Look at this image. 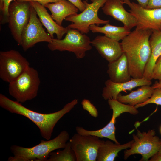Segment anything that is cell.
<instances>
[{
  "label": "cell",
  "instance_id": "obj_1",
  "mask_svg": "<svg viewBox=\"0 0 161 161\" xmlns=\"http://www.w3.org/2000/svg\"><path fill=\"white\" fill-rule=\"evenodd\" d=\"M152 30L137 28L131 32L121 43L128 62L131 78H142L151 54L149 38Z\"/></svg>",
  "mask_w": 161,
  "mask_h": 161
},
{
  "label": "cell",
  "instance_id": "obj_2",
  "mask_svg": "<svg viewBox=\"0 0 161 161\" xmlns=\"http://www.w3.org/2000/svg\"><path fill=\"white\" fill-rule=\"evenodd\" d=\"M75 99L68 103L61 109L54 112L41 113L29 109L21 103L13 100L0 94V106L10 112L27 118L38 128L41 136L47 140L51 138L54 127L58 121L69 113L78 103Z\"/></svg>",
  "mask_w": 161,
  "mask_h": 161
},
{
  "label": "cell",
  "instance_id": "obj_3",
  "mask_svg": "<svg viewBox=\"0 0 161 161\" xmlns=\"http://www.w3.org/2000/svg\"><path fill=\"white\" fill-rule=\"evenodd\" d=\"M69 139L68 132L63 130L55 138L47 141L41 140L38 145L30 148L13 145L10 149L13 156L8 161H46L54 150L64 148Z\"/></svg>",
  "mask_w": 161,
  "mask_h": 161
},
{
  "label": "cell",
  "instance_id": "obj_4",
  "mask_svg": "<svg viewBox=\"0 0 161 161\" xmlns=\"http://www.w3.org/2000/svg\"><path fill=\"white\" fill-rule=\"evenodd\" d=\"M40 80L37 70L30 66L13 81L9 83L10 95L21 103L37 95Z\"/></svg>",
  "mask_w": 161,
  "mask_h": 161
},
{
  "label": "cell",
  "instance_id": "obj_5",
  "mask_svg": "<svg viewBox=\"0 0 161 161\" xmlns=\"http://www.w3.org/2000/svg\"><path fill=\"white\" fill-rule=\"evenodd\" d=\"M48 48L52 51H67L72 52L78 59L84 58L86 52L92 47L89 37L76 29L70 28L63 39H52L48 43Z\"/></svg>",
  "mask_w": 161,
  "mask_h": 161
},
{
  "label": "cell",
  "instance_id": "obj_6",
  "mask_svg": "<svg viewBox=\"0 0 161 161\" xmlns=\"http://www.w3.org/2000/svg\"><path fill=\"white\" fill-rule=\"evenodd\" d=\"M91 3L86 0L83 1L86 5L85 10L81 13L72 15L66 17L65 20L72 22L67 27L71 29H76L83 34H86L89 31V27L95 24H106L109 23V20H103L100 18L98 12L102 7L107 0H90Z\"/></svg>",
  "mask_w": 161,
  "mask_h": 161
},
{
  "label": "cell",
  "instance_id": "obj_7",
  "mask_svg": "<svg viewBox=\"0 0 161 161\" xmlns=\"http://www.w3.org/2000/svg\"><path fill=\"white\" fill-rule=\"evenodd\" d=\"M108 103L110 109L112 110V114L109 122L105 126L94 131L89 130L82 127L77 126L75 128L77 133L82 135H90L96 136L100 138H107L117 144H120L116 139L115 136V124L116 119L124 112H128L135 115L138 113L139 112L134 106L123 103L117 100L109 99Z\"/></svg>",
  "mask_w": 161,
  "mask_h": 161
},
{
  "label": "cell",
  "instance_id": "obj_8",
  "mask_svg": "<svg viewBox=\"0 0 161 161\" xmlns=\"http://www.w3.org/2000/svg\"><path fill=\"white\" fill-rule=\"evenodd\" d=\"M132 136L134 142L131 147L124 151L125 160L133 154H139L142 157L140 161H147L158 152L161 146V139L156 135L154 130H149L147 132L137 130V134Z\"/></svg>",
  "mask_w": 161,
  "mask_h": 161
},
{
  "label": "cell",
  "instance_id": "obj_9",
  "mask_svg": "<svg viewBox=\"0 0 161 161\" xmlns=\"http://www.w3.org/2000/svg\"><path fill=\"white\" fill-rule=\"evenodd\" d=\"M29 66L28 61L18 51L0 52V77L4 81H13Z\"/></svg>",
  "mask_w": 161,
  "mask_h": 161
},
{
  "label": "cell",
  "instance_id": "obj_10",
  "mask_svg": "<svg viewBox=\"0 0 161 161\" xmlns=\"http://www.w3.org/2000/svg\"><path fill=\"white\" fill-rule=\"evenodd\" d=\"M29 1L12 2L8 8V23L11 34L18 45L20 46L22 32L28 23L30 15Z\"/></svg>",
  "mask_w": 161,
  "mask_h": 161
},
{
  "label": "cell",
  "instance_id": "obj_11",
  "mask_svg": "<svg viewBox=\"0 0 161 161\" xmlns=\"http://www.w3.org/2000/svg\"><path fill=\"white\" fill-rule=\"evenodd\" d=\"M104 140L92 135L77 133L69 140L77 161H96L98 148Z\"/></svg>",
  "mask_w": 161,
  "mask_h": 161
},
{
  "label": "cell",
  "instance_id": "obj_12",
  "mask_svg": "<svg viewBox=\"0 0 161 161\" xmlns=\"http://www.w3.org/2000/svg\"><path fill=\"white\" fill-rule=\"evenodd\" d=\"M52 39L49 35L45 32L42 24L37 17L35 10L31 5L30 20L22 32L20 46L26 51L37 43H49Z\"/></svg>",
  "mask_w": 161,
  "mask_h": 161
},
{
  "label": "cell",
  "instance_id": "obj_13",
  "mask_svg": "<svg viewBox=\"0 0 161 161\" xmlns=\"http://www.w3.org/2000/svg\"><path fill=\"white\" fill-rule=\"evenodd\" d=\"M130 9L128 11L135 18L137 28H149L152 30L161 29V8L149 9L130 0H122Z\"/></svg>",
  "mask_w": 161,
  "mask_h": 161
},
{
  "label": "cell",
  "instance_id": "obj_14",
  "mask_svg": "<svg viewBox=\"0 0 161 161\" xmlns=\"http://www.w3.org/2000/svg\"><path fill=\"white\" fill-rule=\"evenodd\" d=\"M91 44L109 63L116 60L124 52L121 43L105 35L97 36Z\"/></svg>",
  "mask_w": 161,
  "mask_h": 161
},
{
  "label": "cell",
  "instance_id": "obj_15",
  "mask_svg": "<svg viewBox=\"0 0 161 161\" xmlns=\"http://www.w3.org/2000/svg\"><path fill=\"white\" fill-rule=\"evenodd\" d=\"M122 0H107L102 7L103 13L121 22L124 27L130 29L136 27L137 20L134 16L124 8Z\"/></svg>",
  "mask_w": 161,
  "mask_h": 161
},
{
  "label": "cell",
  "instance_id": "obj_16",
  "mask_svg": "<svg viewBox=\"0 0 161 161\" xmlns=\"http://www.w3.org/2000/svg\"><path fill=\"white\" fill-rule=\"evenodd\" d=\"M105 86L102 90V95L105 100L110 99L117 100V97L122 91L131 90L136 87L144 85H151V81L144 78L140 79L131 78L129 81L122 83L113 82L109 79L105 82Z\"/></svg>",
  "mask_w": 161,
  "mask_h": 161
},
{
  "label": "cell",
  "instance_id": "obj_17",
  "mask_svg": "<svg viewBox=\"0 0 161 161\" xmlns=\"http://www.w3.org/2000/svg\"><path fill=\"white\" fill-rule=\"evenodd\" d=\"M35 10L39 19L47 29L51 37L54 38V34H56L57 38L61 39L70 28L67 26L63 27L59 25L55 21L47 12L45 7L37 1H29Z\"/></svg>",
  "mask_w": 161,
  "mask_h": 161
},
{
  "label": "cell",
  "instance_id": "obj_18",
  "mask_svg": "<svg viewBox=\"0 0 161 161\" xmlns=\"http://www.w3.org/2000/svg\"><path fill=\"white\" fill-rule=\"evenodd\" d=\"M107 73L109 79L114 82L122 83L131 79L127 59L124 52L116 60L109 63Z\"/></svg>",
  "mask_w": 161,
  "mask_h": 161
},
{
  "label": "cell",
  "instance_id": "obj_19",
  "mask_svg": "<svg viewBox=\"0 0 161 161\" xmlns=\"http://www.w3.org/2000/svg\"><path fill=\"white\" fill-rule=\"evenodd\" d=\"M44 7L50 10L52 17L60 26H62L63 21L66 17L77 14L79 10L67 0H60L57 2L49 3Z\"/></svg>",
  "mask_w": 161,
  "mask_h": 161
},
{
  "label": "cell",
  "instance_id": "obj_20",
  "mask_svg": "<svg viewBox=\"0 0 161 161\" xmlns=\"http://www.w3.org/2000/svg\"><path fill=\"white\" fill-rule=\"evenodd\" d=\"M149 41L151 54L145 66L143 78L151 81L153 79V71L155 62L161 55V29L152 30Z\"/></svg>",
  "mask_w": 161,
  "mask_h": 161
},
{
  "label": "cell",
  "instance_id": "obj_21",
  "mask_svg": "<svg viewBox=\"0 0 161 161\" xmlns=\"http://www.w3.org/2000/svg\"><path fill=\"white\" fill-rule=\"evenodd\" d=\"M133 142V140L127 143L120 145L109 140L103 141L98 148L96 161H114L119 152L131 148Z\"/></svg>",
  "mask_w": 161,
  "mask_h": 161
},
{
  "label": "cell",
  "instance_id": "obj_22",
  "mask_svg": "<svg viewBox=\"0 0 161 161\" xmlns=\"http://www.w3.org/2000/svg\"><path fill=\"white\" fill-rule=\"evenodd\" d=\"M150 86H142L127 95H122L120 93L117 100L123 103L134 106L143 103L150 98L155 89Z\"/></svg>",
  "mask_w": 161,
  "mask_h": 161
},
{
  "label": "cell",
  "instance_id": "obj_23",
  "mask_svg": "<svg viewBox=\"0 0 161 161\" xmlns=\"http://www.w3.org/2000/svg\"><path fill=\"white\" fill-rule=\"evenodd\" d=\"M89 29L93 33H103L105 36L119 41L122 40L131 32L130 29L124 26H116L109 23L101 27L92 24L90 26Z\"/></svg>",
  "mask_w": 161,
  "mask_h": 161
},
{
  "label": "cell",
  "instance_id": "obj_24",
  "mask_svg": "<svg viewBox=\"0 0 161 161\" xmlns=\"http://www.w3.org/2000/svg\"><path fill=\"white\" fill-rule=\"evenodd\" d=\"M63 149L62 150L50 153L46 161H77L75 154L69 141Z\"/></svg>",
  "mask_w": 161,
  "mask_h": 161
},
{
  "label": "cell",
  "instance_id": "obj_25",
  "mask_svg": "<svg viewBox=\"0 0 161 161\" xmlns=\"http://www.w3.org/2000/svg\"><path fill=\"white\" fill-rule=\"evenodd\" d=\"M16 0H0V21L2 25L8 23V8L11 3Z\"/></svg>",
  "mask_w": 161,
  "mask_h": 161
},
{
  "label": "cell",
  "instance_id": "obj_26",
  "mask_svg": "<svg viewBox=\"0 0 161 161\" xmlns=\"http://www.w3.org/2000/svg\"><path fill=\"white\" fill-rule=\"evenodd\" d=\"M150 103H154L161 105V88L155 89L151 97L148 100L143 103L136 105L134 107L137 109Z\"/></svg>",
  "mask_w": 161,
  "mask_h": 161
},
{
  "label": "cell",
  "instance_id": "obj_27",
  "mask_svg": "<svg viewBox=\"0 0 161 161\" xmlns=\"http://www.w3.org/2000/svg\"><path fill=\"white\" fill-rule=\"evenodd\" d=\"M81 104L83 109L87 111L91 116L95 118L97 117L98 112L97 109L89 100L83 99Z\"/></svg>",
  "mask_w": 161,
  "mask_h": 161
},
{
  "label": "cell",
  "instance_id": "obj_28",
  "mask_svg": "<svg viewBox=\"0 0 161 161\" xmlns=\"http://www.w3.org/2000/svg\"><path fill=\"white\" fill-rule=\"evenodd\" d=\"M152 78L153 79L161 80V55L155 62L153 71Z\"/></svg>",
  "mask_w": 161,
  "mask_h": 161
},
{
  "label": "cell",
  "instance_id": "obj_29",
  "mask_svg": "<svg viewBox=\"0 0 161 161\" xmlns=\"http://www.w3.org/2000/svg\"><path fill=\"white\" fill-rule=\"evenodd\" d=\"M146 8L149 9L161 8V0H148Z\"/></svg>",
  "mask_w": 161,
  "mask_h": 161
},
{
  "label": "cell",
  "instance_id": "obj_30",
  "mask_svg": "<svg viewBox=\"0 0 161 161\" xmlns=\"http://www.w3.org/2000/svg\"><path fill=\"white\" fill-rule=\"evenodd\" d=\"M74 4L81 12L83 11L86 8V5L83 1L81 0H67Z\"/></svg>",
  "mask_w": 161,
  "mask_h": 161
},
{
  "label": "cell",
  "instance_id": "obj_31",
  "mask_svg": "<svg viewBox=\"0 0 161 161\" xmlns=\"http://www.w3.org/2000/svg\"><path fill=\"white\" fill-rule=\"evenodd\" d=\"M19 2L35 1H37L41 4L44 6L47 4L49 3H55L58 1L60 0H16Z\"/></svg>",
  "mask_w": 161,
  "mask_h": 161
},
{
  "label": "cell",
  "instance_id": "obj_32",
  "mask_svg": "<svg viewBox=\"0 0 161 161\" xmlns=\"http://www.w3.org/2000/svg\"><path fill=\"white\" fill-rule=\"evenodd\" d=\"M150 161H161V154L158 152L154 154L150 158Z\"/></svg>",
  "mask_w": 161,
  "mask_h": 161
},
{
  "label": "cell",
  "instance_id": "obj_33",
  "mask_svg": "<svg viewBox=\"0 0 161 161\" xmlns=\"http://www.w3.org/2000/svg\"><path fill=\"white\" fill-rule=\"evenodd\" d=\"M138 4L142 7L146 8L148 0H137Z\"/></svg>",
  "mask_w": 161,
  "mask_h": 161
},
{
  "label": "cell",
  "instance_id": "obj_34",
  "mask_svg": "<svg viewBox=\"0 0 161 161\" xmlns=\"http://www.w3.org/2000/svg\"><path fill=\"white\" fill-rule=\"evenodd\" d=\"M151 86L154 89L156 88H161V80L159 81V82H156Z\"/></svg>",
  "mask_w": 161,
  "mask_h": 161
},
{
  "label": "cell",
  "instance_id": "obj_35",
  "mask_svg": "<svg viewBox=\"0 0 161 161\" xmlns=\"http://www.w3.org/2000/svg\"><path fill=\"white\" fill-rule=\"evenodd\" d=\"M158 152L159 153H160V154H161V146L160 148V149H159V150L158 151Z\"/></svg>",
  "mask_w": 161,
  "mask_h": 161
},
{
  "label": "cell",
  "instance_id": "obj_36",
  "mask_svg": "<svg viewBox=\"0 0 161 161\" xmlns=\"http://www.w3.org/2000/svg\"><path fill=\"white\" fill-rule=\"evenodd\" d=\"M160 134H161V126L160 128Z\"/></svg>",
  "mask_w": 161,
  "mask_h": 161
},
{
  "label": "cell",
  "instance_id": "obj_37",
  "mask_svg": "<svg viewBox=\"0 0 161 161\" xmlns=\"http://www.w3.org/2000/svg\"></svg>",
  "mask_w": 161,
  "mask_h": 161
}]
</instances>
